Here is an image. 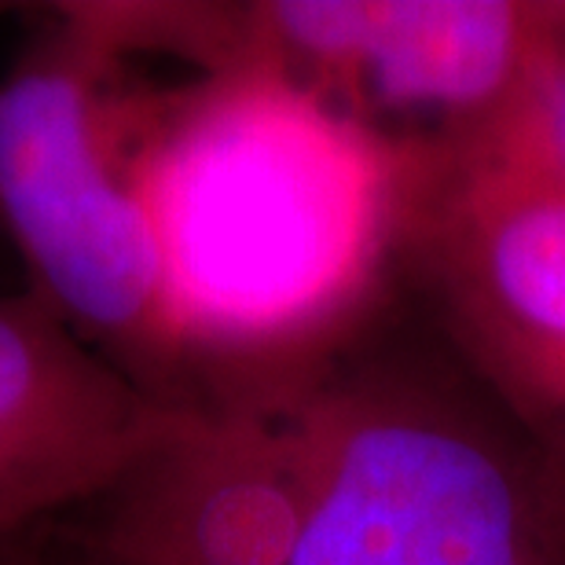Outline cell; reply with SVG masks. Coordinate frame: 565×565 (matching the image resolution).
Listing matches in <instances>:
<instances>
[{
	"mask_svg": "<svg viewBox=\"0 0 565 565\" xmlns=\"http://www.w3.org/2000/svg\"><path fill=\"white\" fill-rule=\"evenodd\" d=\"M401 243L536 423L565 419V177L500 126L404 140Z\"/></svg>",
	"mask_w": 565,
	"mask_h": 565,
	"instance_id": "277c9868",
	"label": "cell"
},
{
	"mask_svg": "<svg viewBox=\"0 0 565 565\" xmlns=\"http://www.w3.org/2000/svg\"><path fill=\"white\" fill-rule=\"evenodd\" d=\"M287 401H199L96 500V565H290L301 473Z\"/></svg>",
	"mask_w": 565,
	"mask_h": 565,
	"instance_id": "52a82bcc",
	"label": "cell"
},
{
	"mask_svg": "<svg viewBox=\"0 0 565 565\" xmlns=\"http://www.w3.org/2000/svg\"><path fill=\"white\" fill-rule=\"evenodd\" d=\"M4 11H8V4H0V15H4Z\"/></svg>",
	"mask_w": 565,
	"mask_h": 565,
	"instance_id": "30bf717a",
	"label": "cell"
},
{
	"mask_svg": "<svg viewBox=\"0 0 565 565\" xmlns=\"http://www.w3.org/2000/svg\"><path fill=\"white\" fill-rule=\"evenodd\" d=\"M500 126L507 137L525 143L551 169L565 177V38L547 26V41L540 44L533 66L525 74L522 93L500 118L489 121Z\"/></svg>",
	"mask_w": 565,
	"mask_h": 565,
	"instance_id": "ba28073f",
	"label": "cell"
},
{
	"mask_svg": "<svg viewBox=\"0 0 565 565\" xmlns=\"http://www.w3.org/2000/svg\"><path fill=\"white\" fill-rule=\"evenodd\" d=\"M126 173L158 246L173 364H287L364 305L401 246L404 137L273 63L166 99Z\"/></svg>",
	"mask_w": 565,
	"mask_h": 565,
	"instance_id": "6da1fadb",
	"label": "cell"
},
{
	"mask_svg": "<svg viewBox=\"0 0 565 565\" xmlns=\"http://www.w3.org/2000/svg\"><path fill=\"white\" fill-rule=\"evenodd\" d=\"M104 44L66 19L0 85V224L26 257L33 294L77 334L180 401L162 327L151 221L118 162Z\"/></svg>",
	"mask_w": 565,
	"mask_h": 565,
	"instance_id": "3957f363",
	"label": "cell"
},
{
	"mask_svg": "<svg viewBox=\"0 0 565 565\" xmlns=\"http://www.w3.org/2000/svg\"><path fill=\"white\" fill-rule=\"evenodd\" d=\"M243 15L250 63L353 99L356 118L434 115L445 137L500 118L547 41L540 0H262Z\"/></svg>",
	"mask_w": 565,
	"mask_h": 565,
	"instance_id": "5b68a950",
	"label": "cell"
},
{
	"mask_svg": "<svg viewBox=\"0 0 565 565\" xmlns=\"http://www.w3.org/2000/svg\"><path fill=\"white\" fill-rule=\"evenodd\" d=\"M290 565H562L565 514L503 440L401 382L298 390Z\"/></svg>",
	"mask_w": 565,
	"mask_h": 565,
	"instance_id": "7a4b0ae2",
	"label": "cell"
},
{
	"mask_svg": "<svg viewBox=\"0 0 565 565\" xmlns=\"http://www.w3.org/2000/svg\"><path fill=\"white\" fill-rule=\"evenodd\" d=\"M195 404L147 390L38 294L0 298V544L96 503Z\"/></svg>",
	"mask_w": 565,
	"mask_h": 565,
	"instance_id": "8992f818",
	"label": "cell"
},
{
	"mask_svg": "<svg viewBox=\"0 0 565 565\" xmlns=\"http://www.w3.org/2000/svg\"><path fill=\"white\" fill-rule=\"evenodd\" d=\"M551 434H555V440H558V470L551 473V489H555V495H558V503H562V514H565V419L558 423V426H551Z\"/></svg>",
	"mask_w": 565,
	"mask_h": 565,
	"instance_id": "9c48e42d",
	"label": "cell"
}]
</instances>
